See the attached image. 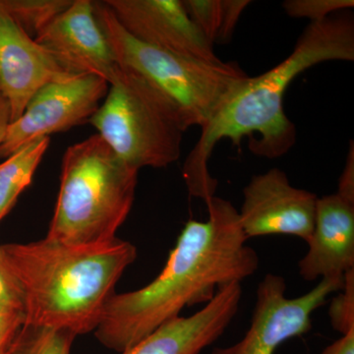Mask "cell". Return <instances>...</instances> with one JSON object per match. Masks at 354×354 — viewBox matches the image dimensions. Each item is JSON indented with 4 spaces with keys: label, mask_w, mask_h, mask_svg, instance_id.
Returning <instances> with one entry per match:
<instances>
[{
    "label": "cell",
    "mask_w": 354,
    "mask_h": 354,
    "mask_svg": "<svg viewBox=\"0 0 354 354\" xmlns=\"http://www.w3.org/2000/svg\"><path fill=\"white\" fill-rule=\"evenodd\" d=\"M206 204L208 220L186 223L157 278L109 299L94 332L104 348L122 353L186 307L208 304L223 286L257 271L259 257L246 245L239 209L221 197Z\"/></svg>",
    "instance_id": "1"
},
{
    "label": "cell",
    "mask_w": 354,
    "mask_h": 354,
    "mask_svg": "<svg viewBox=\"0 0 354 354\" xmlns=\"http://www.w3.org/2000/svg\"><path fill=\"white\" fill-rule=\"evenodd\" d=\"M353 60L354 22L349 14L310 23L285 60L259 76L247 77L201 128L183 167L190 196L206 203L215 196L218 180L209 174V160L221 140L239 146L247 137L254 155H286L297 143V127L283 111V97L291 82L322 62Z\"/></svg>",
    "instance_id": "2"
},
{
    "label": "cell",
    "mask_w": 354,
    "mask_h": 354,
    "mask_svg": "<svg viewBox=\"0 0 354 354\" xmlns=\"http://www.w3.org/2000/svg\"><path fill=\"white\" fill-rule=\"evenodd\" d=\"M0 249L22 291L24 326L75 337L95 332L118 281L137 258L136 247L118 237L85 245L44 237Z\"/></svg>",
    "instance_id": "3"
},
{
    "label": "cell",
    "mask_w": 354,
    "mask_h": 354,
    "mask_svg": "<svg viewBox=\"0 0 354 354\" xmlns=\"http://www.w3.org/2000/svg\"><path fill=\"white\" fill-rule=\"evenodd\" d=\"M138 172L99 134L68 147L46 239L73 245L113 241L131 211Z\"/></svg>",
    "instance_id": "4"
},
{
    "label": "cell",
    "mask_w": 354,
    "mask_h": 354,
    "mask_svg": "<svg viewBox=\"0 0 354 354\" xmlns=\"http://www.w3.org/2000/svg\"><path fill=\"white\" fill-rule=\"evenodd\" d=\"M116 64L131 70L167 95L187 128L204 127L248 77L234 62L209 64L179 57L135 39L104 1H93Z\"/></svg>",
    "instance_id": "5"
},
{
    "label": "cell",
    "mask_w": 354,
    "mask_h": 354,
    "mask_svg": "<svg viewBox=\"0 0 354 354\" xmlns=\"http://www.w3.org/2000/svg\"><path fill=\"white\" fill-rule=\"evenodd\" d=\"M109 85L88 122L116 156L137 171L177 162L187 128L176 104L143 77L122 67Z\"/></svg>",
    "instance_id": "6"
},
{
    "label": "cell",
    "mask_w": 354,
    "mask_h": 354,
    "mask_svg": "<svg viewBox=\"0 0 354 354\" xmlns=\"http://www.w3.org/2000/svg\"><path fill=\"white\" fill-rule=\"evenodd\" d=\"M344 277L325 278L308 292L295 298L286 297V279L267 274L256 291L250 328L236 344L216 348L212 354H274L283 342L307 334L312 315L327 298L344 288Z\"/></svg>",
    "instance_id": "7"
},
{
    "label": "cell",
    "mask_w": 354,
    "mask_h": 354,
    "mask_svg": "<svg viewBox=\"0 0 354 354\" xmlns=\"http://www.w3.org/2000/svg\"><path fill=\"white\" fill-rule=\"evenodd\" d=\"M102 77L85 74L48 84L32 97L24 113L9 123L0 143V158H8L34 140L90 121L108 94Z\"/></svg>",
    "instance_id": "8"
},
{
    "label": "cell",
    "mask_w": 354,
    "mask_h": 354,
    "mask_svg": "<svg viewBox=\"0 0 354 354\" xmlns=\"http://www.w3.org/2000/svg\"><path fill=\"white\" fill-rule=\"evenodd\" d=\"M239 221L247 239L291 235L308 242L315 223L317 195L291 185L279 169L253 176L243 189Z\"/></svg>",
    "instance_id": "9"
},
{
    "label": "cell",
    "mask_w": 354,
    "mask_h": 354,
    "mask_svg": "<svg viewBox=\"0 0 354 354\" xmlns=\"http://www.w3.org/2000/svg\"><path fill=\"white\" fill-rule=\"evenodd\" d=\"M131 36L179 57L221 64L213 44L190 19L181 0H104Z\"/></svg>",
    "instance_id": "10"
},
{
    "label": "cell",
    "mask_w": 354,
    "mask_h": 354,
    "mask_svg": "<svg viewBox=\"0 0 354 354\" xmlns=\"http://www.w3.org/2000/svg\"><path fill=\"white\" fill-rule=\"evenodd\" d=\"M34 39L72 75L92 74L109 84L118 71L91 0H72Z\"/></svg>",
    "instance_id": "11"
},
{
    "label": "cell",
    "mask_w": 354,
    "mask_h": 354,
    "mask_svg": "<svg viewBox=\"0 0 354 354\" xmlns=\"http://www.w3.org/2000/svg\"><path fill=\"white\" fill-rule=\"evenodd\" d=\"M73 76L0 7V94L8 104L10 122L44 86Z\"/></svg>",
    "instance_id": "12"
},
{
    "label": "cell",
    "mask_w": 354,
    "mask_h": 354,
    "mask_svg": "<svg viewBox=\"0 0 354 354\" xmlns=\"http://www.w3.org/2000/svg\"><path fill=\"white\" fill-rule=\"evenodd\" d=\"M241 297V283L223 286L196 313L164 324L120 354H201L227 329Z\"/></svg>",
    "instance_id": "13"
},
{
    "label": "cell",
    "mask_w": 354,
    "mask_h": 354,
    "mask_svg": "<svg viewBox=\"0 0 354 354\" xmlns=\"http://www.w3.org/2000/svg\"><path fill=\"white\" fill-rule=\"evenodd\" d=\"M308 251L298 263L304 281L344 277L354 270V201L339 193L318 198Z\"/></svg>",
    "instance_id": "14"
},
{
    "label": "cell",
    "mask_w": 354,
    "mask_h": 354,
    "mask_svg": "<svg viewBox=\"0 0 354 354\" xmlns=\"http://www.w3.org/2000/svg\"><path fill=\"white\" fill-rule=\"evenodd\" d=\"M50 143V137L34 140L0 164V221L12 209L21 193L32 183Z\"/></svg>",
    "instance_id": "15"
},
{
    "label": "cell",
    "mask_w": 354,
    "mask_h": 354,
    "mask_svg": "<svg viewBox=\"0 0 354 354\" xmlns=\"http://www.w3.org/2000/svg\"><path fill=\"white\" fill-rule=\"evenodd\" d=\"M71 2L72 0H0V7L35 38Z\"/></svg>",
    "instance_id": "16"
},
{
    "label": "cell",
    "mask_w": 354,
    "mask_h": 354,
    "mask_svg": "<svg viewBox=\"0 0 354 354\" xmlns=\"http://www.w3.org/2000/svg\"><path fill=\"white\" fill-rule=\"evenodd\" d=\"M75 337L64 330L24 326L10 351L11 354H70Z\"/></svg>",
    "instance_id": "17"
},
{
    "label": "cell",
    "mask_w": 354,
    "mask_h": 354,
    "mask_svg": "<svg viewBox=\"0 0 354 354\" xmlns=\"http://www.w3.org/2000/svg\"><path fill=\"white\" fill-rule=\"evenodd\" d=\"M353 6V0H286L283 3L288 16L306 18L311 23L320 22Z\"/></svg>",
    "instance_id": "18"
},
{
    "label": "cell",
    "mask_w": 354,
    "mask_h": 354,
    "mask_svg": "<svg viewBox=\"0 0 354 354\" xmlns=\"http://www.w3.org/2000/svg\"><path fill=\"white\" fill-rule=\"evenodd\" d=\"M329 315L337 332L346 335L354 330V270L344 274V288L333 298Z\"/></svg>",
    "instance_id": "19"
},
{
    "label": "cell",
    "mask_w": 354,
    "mask_h": 354,
    "mask_svg": "<svg viewBox=\"0 0 354 354\" xmlns=\"http://www.w3.org/2000/svg\"><path fill=\"white\" fill-rule=\"evenodd\" d=\"M183 6L198 29L209 43L218 39L221 26V0H184Z\"/></svg>",
    "instance_id": "20"
},
{
    "label": "cell",
    "mask_w": 354,
    "mask_h": 354,
    "mask_svg": "<svg viewBox=\"0 0 354 354\" xmlns=\"http://www.w3.org/2000/svg\"><path fill=\"white\" fill-rule=\"evenodd\" d=\"M0 311L24 314V302L19 283L0 249Z\"/></svg>",
    "instance_id": "21"
},
{
    "label": "cell",
    "mask_w": 354,
    "mask_h": 354,
    "mask_svg": "<svg viewBox=\"0 0 354 354\" xmlns=\"http://www.w3.org/2000/svg\"><path fill=\"white\" fill-rule=\"evenodd\" d=\"M250 3L248 0H221V26L216 41L225 43L232 39L242 13Z\"/></svg>",
    "instance_id": "22"
},
{
    "label": "cell",
    "mask_w": 354,
    "mask_h": 354,
    "mask_svg": "<svg viewBox=\"0 0 354 354\" xmlns=\"http://www.w3.org/2000/svg\"><path fill=\"white\" fill-rule=\"evenodd\" d=\"M24 324V314L21 312L0 311V354L10 349Z\"/></svg>",
    "instance_id": "23"
},
{
    "label": "cell",
    "mask_w": 354,
    "mask_h": 354,
    "mask_svg": "<svg viewBox=\"0 0 354 354\" xmlns=\"http://www.w3.org/2000/svg\"><path fill=\"white\" fill-rule=\"evenodd\" d=\"M337 192L346 199L354 201V145L353 140L349 145L346 165H344V171L339 177V189Z\"/></svg>",
    "instance_id": "24"
},
{
    "label": "cell",
    "mask_w": 354,
    "mask_h": 354,
    "mask_svg": "<svg viewBox=\"0 0 354 354\" xmlns=\"http://www.w3.org/2000/svg\"><path fill=\"white\" fill-rule=\"evenodd\" d=\"M321 354H354V330L324 349Z\"/></svg>",
    "instance_id": "25"
},
{
    "label": "cell",
    "mask_w": 354,
    "mask_h": 354,
    "mask_svg": "<svg viewBox=\"0 0 354 354\" xmlns=\"http://www.w3.org/2000/svg\"><path fill=\"white\" fill-rule=\"evenodd\" d=\"M9 123H10V113H9L8 104L0 94V143L3 140Z\"/></svg>",
    "instance_id": "26"
},
{
    "label": "cell",
    "mask_w": 354,
    "mask_h": 354,
    "mask_svg": "<svg viewBox=\"0 0 354 354\" xmlns=\"http://www.w3.org/2000/svg\"><path fill=\"white\" fill-rule=\"evenodd\" d=\"M3 354H11L10 349H9L8 351H6V353H4Z\"/></svg>",
    "instance_id": "27"
}]
</instances>
